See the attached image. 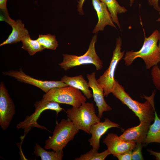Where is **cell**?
Segmentation results:
<instances>
[{
	"label": "cell",
	"instance_id": "6da1fadb",
	"mask_svg": "<svg viewBox=\"0 0 160 160\" xmlns=\"http://www.w3.org/2000/svg\"><path fill=\"white\" fill-rule=\"evenodd\" d=\"M112 93L123 104L127 105L139 119L140 121L151 123L154 120L155 109L154 98L155 91L149 97L145 96L146 101L143 103L134 100L125 91L124 87L116 80Z\"/></svg>",
	"mask_w": 160,
	"mask_h": 160
},
{
	"label": "cell",
	"instance_id": "7a4b0ae2",
	"mask_svg": "<svg viewBox=\"0 0 160 160\" xmlns=\"http://www.w3.org/2000/svg\"><path fill=\"white\" fill-rule=\"evenodd\" d=\"M160 38V32L155 30L149 36H145L141 48L137 51H127L124 58L125 64L129 66L138 57L144 60L147 69H150L160 62V52L157 43Z\"/></svg>",
	"mask_w": 160,
	"mask_h": 160
},
{
	"label": "cell",
	"instance_id": "3957f363",
	"mask_svg": "<svg viewBox=\"0 0 160 160\" xmlns=\"http://www.w3.org/2000/svg\"><path fill=\"white\" fill-rule=\"evenodd\" d=\"M79 130L72 121L68 119H62L56 124L52 136L46 140L45 148L55 151L63 150Z\"/></svg>",
	"mask_w": 160,
	"mask_h": 160
},
{
	"label": "cell",
	"instance_id": "277c9868",
	"mask_svg": "<svg viewBox=\"0 0 160 160\" xmlns=\"http://www.w3.org/2000/svg\"><path fill=\"white\" fill-rule=\"evenodd\" d=\"M68 119L72 121L79 130L90 134L91 126L100 121V118L96 114L92 103L84 102L77 107H73L66 111Z\"/></svg>",
	"mask_w": 160,
	"mask_h": 160
},
{
	"label": "cell",
	"instance_id": "5b68a950",
	"mask_svg": "<svg viewBox=\"0 0 160 160\" xmlns=\"http://www.w3.org/2000/svg\"><path fill=\"white\" fill-rule=\"evenodd\" d=\"M97 40V36L95 34L90 41L88 50L83 55L78 56L63 54V60L58 64L59 65L64 71H67L76 66L92 64L95 66L97 71L101 70L103 63L96 52L95 45Z\"/></svg>",
	"mask_w": 160,
	"mask_h": 160
},
{
	"label": "cell",
	"instance_id": "8992f818",
	"mask_svg": "<svg viewBox=\"0 0 160 160\" xmlns=\"http://www.w3.org/2000/svg\"><path fill=\"white\" fill-rule=\"evenodd\" d=\"M42 98L74 107L80 106L87 99L81 91L71 86L52 88L44 95Z\"/></svg>",
	"mask_w": 160,
	"mask_h": 160
},
{
	"label": "cell",
	"instance_id": "52a82bcc",
	"mask_svg": "<svg viewBox=\"0 0 160 160\" xmlns=\"http://www.w3.org/2000/svg\"><path fill=\"white\" fill-rule=\"evenodd\" d=\"M115 48L113 52L110 65L103 74L97 80L98 84L104 89V97H107L112 91L116 84L114 74L117 65L124 56V51H121L122 40L119 37L116 40Z\"/></svg>",
	"mask_w": 160,
	"mask_h": 160
},
{
	"label": "cell",
	"instance_id": "ba28073f",
	"mask_svg": "<svg viewBox=\"0 0 160 160\" xmlns=\"http://www.w3.org/2000/svg\"><path fill=\"white\" fill-rule=\"evenodd\" d=\"M59 103L42 99L36 101L34 104L35 109L34 112L30 116H26L25 120L20 122L16 126L17 129H24V135L30 130L32 127H36L49 131L45 127L39 124L37 121L41 113L47 110H51L56 111L57 115L63 109L60 106Z\"/></svg>",
	"mask_w": 160,
	"mask_h": 160
},
{
	"label": "cell",
	"instance_id": "9c48e42d",
	"mask_svg": "<svg viewBox=\"0 0 160 160\" xmlns=\"http://www.w3.org/2000/svg\"><path fill=\"white\" fill-rule=\"evenodd\" d=\"M15 113V107L4 83L0 84V126L5 131Z\"/></svg>",
	"mask_w": 160,
	"mask_h": 160
},
{
	"label": "cell",
	"instance_id": "30bf717a",
	"mask_svg": "<svg viewBox=\"0 0 160 160\" xmlns=\"http://www.w3.org/2000/svg\"><path fill=\"white\" fill-rule=\"evenodd\" d=\"M3 74L17 79L18 81L38 87L47 93L52 88L68 86L61 81H43L34 78L26 74L22 68L19 70H10Z\"/></svg>",
	"mask_w": 160,
	"mask_h": 160
},
{
	"label": "cell",
	"instance_id": "8fae6325",
	"mask_svg": "<svg viewBox=\"0 0 160 160\" xmlns=\"http://www.w3.org/2000/svg\"><path fill=\"white\" fill-rule=\"evenodd\" d=\"M87 77L88 79L89 87L92 91L94 100L98 108V116L101 119L104 112L110 111L112 108L105 100L104 89L97 81L95 77V72H93L90 74H87Z\"/></svg>",
	"mask_w": 160,
	"mask_h": 160
},
{
	"label": "cell",
	"instance_id": "7c38bea8",
	"mask_svg": "<svg viewBox=\"0 0 160 160\" xmlns=\"http://www.w3.org/2000/svg\"><path fill=\"white\" fill-rule=\"evenodd\" d=\"M119 125L113 122L108 118L105 119L104 121L99 122L92 125L90 129L91 137L88 140L90 145L92 148L98 151L100 147V139L109 129L112 128H119Z\"/></svg>",
	"mask_w": 160,
	"mask_h": 160
},
{
	"label": "cell",
	"instance_id": "4fadbf2b",
	"mask_svg": "<svg viewBox=\"0 0 160 160\" xmlns=\"http://www.w3.org/2000/svg\"><path fill=\"white\" fill-rule=\"evenodd\" d=\"M103 142L107 146L111 154L113 155L132 150L136 144L135 143L127 142L116 134L113 133H108Z\"/></svg>",
	"mask_w": 160,
	"mask_h": 160
},
{
	"label": "cell",
	"instance_id": "5bb4252c",
	"mask_svg": "<svg viewBox=\"0 0 160 160\" xmlns=\"http://www.w3.org/2000/svg\"><path fill=\"white\" fill-rule=\"evenodd\" d=\"M92 4L98 17V22L92 33L103 31L105 27L109 25L116 28L106 4L100 0H92Z\"/></svg>",
	"mask_w": 160,
	"mask_h": 160
},
{
	"label": "cell",
	"instance_id": "9a60e30c",
	"mask_svg": "<svg viewBox=\"0 0 160 160\" xmlns=\"http://www.w3.org/2000/svg\"><path fill=\"white\" fill-rule=\"evenodd\" d=\"M150 125V123L140 121L139 125L127 129L119 137L127 142L143 144Z\"/></svg>",
	"mask_w": 160,
	"mask_h": 160
},
{
	"label": "cell",
	"instance_id": "2e32d148",
	"mask_svg": "<svg viewBox=\"0 0 160 160\" xmlns=\"http://www.w3.org/2000/svg\"><path fill=\"white\" fill-rule=\"evenodd\" d=\"M4 20L12 27V31L8 38L0 44V46L21 41L25 36L29 34L21 20H13L8 15L5 16Z\"/></svg>",
	"mask_w": 160,
	"mask_h": 160
},
{
	"label": "cell",
	"instance_id": "e0dca14e",
	"mask_svg": "<svg viewBox=\"0 0 160 160\" xmlns=\"http://www.w3.org/2000/svg\"><path fill=\"white\" fill-rule=\"evenodd\" d=\"M60 80L68 86H71L81 91L87 99L93 97L92 91L89 89L88 82H87L81 75L74 77L63 76Z\"/></svg>",
	"mask_w": 160,
	"mask_h": 160
},
{
	"label": "cell",
	"instance_id": "ac0fdd59",
	"mask_svg": "<svg viewBox=\"0 0 160 160\" xmlns=\"http://www.w3.org/2000/svg\"><path fill=\"white\" fill-rule=\"evenodd\" d=\"M153 123L150 125L144 143L146 144L152 143L160 144V118H159L156 111Z\"/></svg>",
	"mask_w": 160,
	"mask_h": 160
},
{
	"label": "cell",
	"instance_id": "d6986e66",
	"mask_svg": "<svg viewBox=\"0 0 160 160\" xmlns=\"http://www.w3.org/2000/svg\"><path fill=\"white\" fill-rule=\"evenodd\" d=\"M106 5L113 22L121 29L120 25L117 16L118 14L126 12L127 10L124 7L120 6L116 0H100Z\"/></svg>",
	"mask_w": 160,
	"mask_h": 160
},
{
	"label": "cell",
	"instance_id": "ffe728a7",
	"mask_svg": "<svg viewBox=\"0 0 160 160\" xmlns=\"http://www.w3.org/2000/svg\"><path fill=\"white\" fill-rule=\"evenodd\" d=\"M34 153L42 160H61L63 156V150L59 151H48L36 143L34 147Z\"/></svg>",
	"mask_w": 160,
	"mask_h": 160
},
{
	"label": "cell",
	"instance_id": "44dd1931",
	"mask_svg": "<svg viewBox=\"0 0 160 160\" xmlns=\"http://www.w3.org/2000/svg\"><path fill=\"white\" fill-rule=\"evenodd\" d=\"M22 48L27 51L30 55H33L37 52H41L44 49L36 39H31L29 34L25 36L22 39Z\"/></svg>",
	"mask_w": 160,
	"mask_h": 160
},
{
	"label": "cell",
	"instance_id": "7402d4cb",
	"mask_svg": "<svg viewBox=\"0 0 160 160\" xmlns=\"http://www.w3.org/2000/svg\"><path fill=\"white\" fill-rule=\"evenodd\" d=\"M109 151L108 149L99 153L98 151L92 148L86 153L81 155L80 156L75 159V160H104L109 154Z\"/></svg>",
	"mask_w": 160,
	"mask_h": 160
},
{
	"label": "cell",
	"instance_id": "603a6c76",
	"mask_svg": "<svg viewBox=\"0 0 160 160\" xmlns=\"http://www.w3.org/2000/svg\"><path fill=\"white\" fill-rule=\"evenodd\" d=\"M36 40L45 49L55 50L58 46L55 36L50 34H39Z\"/></svg>",
	"mask_w": 160,
	"mask_h": 160
},
{
	"label": "cell",
	"instance_id": "cb8c5ba5",
	"mask_svg": "<svg viewBox=\"0 0 160 160\" xmlns=\"http://www.w3.org/2000/svg\"><path fill=\"white\" fill-rule=\"evenodd\" d=\"M151 75L154 85L158 90L160 91V69L158 65L152 67Z\"/></svg>",
	"mask_w": 160,
	"mask_h": 160
},
{
	"label": "cell",
	"instance_id": "d4e9b609",
	"mask_svg": "<svg viewBox=\"0 0 160 160\" xmlns=\"http://www.w3.org/2000/svg\"><path fill=\"white\" fill-rule=\"evenodd\" d=\"M142 144L137 143L136 146L133 149L132 154V160H144L142 153Z\"/></svg>",
	"mask_w": 160,
	"mask_h": 160
},
{
	"label": "cell",
	"instance_id": "484cf974",
	"mask_svg": "<svg viewBox=\"0 0 160 160\" xmlns=\"http://www.w3.org/2000/svg\"><path fill=\"white\" fill-rule=\"evenodd\" d=\"M132 150H130L125 152L115 154L113 155L116 157L119 160H132Z\"/></svg>",
	"mask_w": 160,
	"mask_h": 160
},
{
	"label": "cell",
	"instance_id": "4316f807",
	"mask_svg": "<svg viewBox=\"0 0 160 160\" xmlns=\"http://www.w3.org/2000/svg\"><path fill=\"white\" fill-rule=\"evenodd\" d=\"M159 0H148L149 4L153 7L154 9L159 12L160 11V7L159 5Z\"/></svg>",
	"mask_w": 160,
	"mask_h": 160
},
{
	"label": "cell",
	"instance_id": "83f0119b",
	"mask_svg": "<svg viewBox=\"0 0 160 160\" xmlns=\"http://www.w3.org/2000/svg\"><path fill=\"white\" fill-rule=\"evenodd\" d=\"M7 0H0V9L4 13L5 15L8 14L7 7Z\"/></svg>",
	"mask_w": 160,
	"mask_h": 160
},
{
	"label": "cell",
	"instance_id": "f1b7e54d",
	"mask_svg": "<svg viewBox=\"0 0 160 160\" xmlns=\"http://www.w3.org/2000/svg\"><path fill=\"white\" fill-rule=\"evenodd\" d=\"M85 0H79L78 1V5L77 6L78 11L80 14H83V12L82 9V6Z\"/></svg>",
	"mask_w": 160,
	"mask_h": 160
},
{
	"label": "cell",
	"instance_id": "f546056e",
	"mask_svg": "<svg viewBox=\"0 0 160 160\" xmlns=\"http://www.w3.org/2000/svg\"><path fill=\"white\" fill-rule=\"evenodd\" d=\"M148 151L150 153L151 155L155 156L156 160H160V152L154 151L150 149H148Z\"/></svg>",
	"mask_w": 160,
	"mask_h": 160
},
{
	"label": "cell",
	"instance_id": "4dcf8cb0",
	"mask_svg": "<svg viewBox=\"0 0 160 160\" xmlns=\"http://www.w3.org/2000/svg\"><path fill=\"white\" fill-rule=\"evenodd\" d=\"M130 4L129 5L130 7H132L133 5V2L134 1V0H129Z\"/></svg>",
	"mask_w": 160,
	"mask_h": 160
},
{
	"label": "cell",
	"instance_id": "1f68e13d",
	"mask_svg": "<svg viewBox=\"0 0 160 160\" xmlns=\"http://www.w3.org/2000/svg\"><path fill=\"white\" fill-rule=\"evenodd\" d=\"M159 12V15H160V17L156 20V21H157V22H160V11Z\"/></svg>",
	"mask_w": 160,
	"mask_h": 160
},
{
	"label": "cell",
	"instance_id": "d6a6232c",
	"mask_svg": "<svg viewBox=\"0 0 160 160\" xmlns=\"http://www.w3.org/2000/svg\"><path fill=\"white\" fill-rule=\"evenodd\" d=\"M158 46L159 48V51L160 52V38L159 39V45Z\"/></svg>",
	"mask_w": 160,
	"mask_h": 160
},
{
	"label": "cell",
	"instance_id": "836d02e7",
	"mask_svg": "<svg viewBox=\"0 0 160 160\" xmlns=\"http://www.w3.org/2000/svg\"><path fill=\"white\" fill-rule=\"evenodd\" d=\"M159 117H160V115H159Z\"/></svg>",
	"mask_w": 160,
	"mask_h": 160
}]
</instances>
